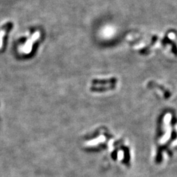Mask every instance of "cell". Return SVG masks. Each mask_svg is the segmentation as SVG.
<instances>
[{"label":"cell","instance_id":"cell-1","mask_svg":"<svg viewBox=\"0 0 177 177\" xmlns=\"http://www.w3.org/2000/svg\"><path fill=\"white\" fill-rule=\"evenodd\" d=\"M12 26H13V24L9 23L5 24L2 27V28H1V30H0V48H1L3 45V41L4 36L5 35V34L11 30Z\"/></svg>","mask_w":177,"mask_h":177}]
</instances>
